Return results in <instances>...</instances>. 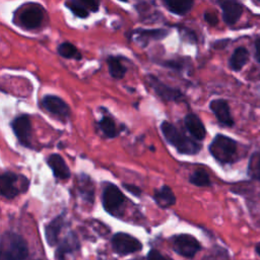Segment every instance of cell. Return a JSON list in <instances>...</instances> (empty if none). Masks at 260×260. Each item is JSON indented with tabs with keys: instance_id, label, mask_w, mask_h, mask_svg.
Instances as JSON below:
<instances>
[{
	"instance_id": "obj_1",
	"label": "cell",
	"mask_w": 260,
	"mask_h": 260,
	"mask_svg": "<svg viewBox=\"0 0 260 260\" xmlns=\"http://www.w3.org/2000/svg\"><path fill=\"white\" fill-rule=\"evenodd\" d=\"M160 130L165 139L181 154H197L201 149V144L194 138L184 135L174 124L169 121H162Z\"/></svg>"
},
{
	"instance_id": "obj_2",
	"label": "cell",
	"mask_w": 260,
	"mask_h": 260,
	"mask_svg": "<svg viewBox=\"0 0 260 260\" xmlns=\"http://www.w3.org/2000/svg\"><path fill=\"white\" fill-rule=\"evenodd\" d=\"M212 157L220 165H230L238 159L237 141L223 134H216L208 146Z\"/></svg>"
},
{
	"instance_id": "obj_3",
	"label": "cell",
	"mask_w": 260,
	"mask_h": 260,
	"mask_svg": "<svg viewBox=\"0 0 260 260\" xmlns=\"http://www.w3.org/2000/svg\"><path fill=\"white\" fill-rule=\"evenodd\" d=\"M28 246L19 234L5 232L1 237V260H27Z\"/></svg>"
},
{
	"instance_id": "obj_4",
	"label": "cell",
	"mask_w": 260,
	"mask_h": 260,
	"mask_svg": "<svg viewBox=\"0 0 260 260\" xmlns=\"http://www.w3.org/2000/svg\"><path fill=\"white\" fill-rule=\"evenodd\" d=\"M125 202L126 196L123 194L120 188L113 183L107 182L102 193V203L104 209L112 216H123Z\"/></svg>"
},
{
	"instance_id": "obj_5",
	"label": "cell",
	"mask_w": 260,
	"mask_h": 260,
	"mask_svg": "<svg viewBox=\"0 0 260 260\" xmlns=\"http://www.w3.org/2000/svg\"><path fill=\"white\" fill-rule=\"evenodd\" d=\"M29 181L22 175L13 172H4L0 176V193L6 199H13L20 193L26 192Z\"/></svg>"
},
{
	"instance_id": "obj_6",
	"label": "cell",
	"mask_w": 260,
	"mask_h": 260,
	"mask_svg": "<svg viewBox=\"0 0 260 260\" xmlns=\"http://www.w3.org/2000/svg\"><path fill=\"white\" fill-rule=\"evenodd\" d=\"M172 249L180 256L193 259L195 255L201 250L199 241L189 234H178L170 238Z\"/></svg>"
},
{
	"instance_id": "obj_7",
	"label": "cell",
	"mask_w": 260,
	"mask_h": 260,
	"mask_svg": "<svg viewBox=\"0 0 260 260\" xmlns=\"http://www.w3.org/2000/svg\"><path fill=\"white\" fill-rule=\"evenodd\" d=\"M113 251L120 255L126 256L137 253L142 250V243L139 239L124 232H118L113 235L111 239Z\"/></svg>"
},
{
	"instance_id": "obj_8",
	"label": "cell",
	"mask_w": 260,
	"mask_h": 260,
	"mask_svg": "<svg viewBox=\"0 0 260 260\" xmlns=\"http://www.w3.org/2000/svg\"><path fill=\"white\" fill-rule=\"evenodd\" d=\"M12 131L18 143L24 147H30L31 143V122L28 115L22 114L11 122Z\"/></svg>"
},
{
	"instance_id": "obj_9",
	"label": "cell",
	"mask_w": 260,
	"mask_h": 260,
	"mask_svg": "<svg viewBox=\"0 0 260 260\" xmlns=\"http://www.w3.org/2000/svg\"><path fill=\"white\" fill-rule=\"evenodd\" d=\"M147 82L153 88L156 95H158L162 101L166 102H180L184 99L183 93L180 89L171 87L164 82H161L158 78L153 75L147 76Z\"/></svg>"
},
{
	"instance_id": "obj_10",
	"label": "cell",
	"mask_w": 260,
	"mask_h": 260,
	"mask_svg": "<svg viewBox=\"0 0 260 260\" xmlns=\"http://www.w3.org/2000/svg\"><path fill=\"white\" fill-rule=\"evenodd\" d=\"M41 105L46 111H48L49 113L58 117L61 120H66L71 115L69 106L61 98L57 95H45L41 102Z\"/></svg>"
},
{
	"instance_id": "obj_11",
	"label": "cell",
	"mask_w": 260,
	"mask_h": 260,
	"mask_svg": "<svg viewBox=\"0 0 260 260\" xmlns=\"http://www.w3.org/2000/svg\"><path fill=\"white\" fill-rule=\"evenodd\" d=\"M209 108L221 125L226 127L234 126V119L232 117L230 106L226 101L222 99L212 100L209 104Z\"/></svg>"
},
{
	"instance_id": "obj_12",
	"label": "cell",
	"mask_w": 260,
	"mask_h": 260,
	"mask_svg": "<svg viewBox=\"0 0 260 260\" xmlns=\"http://www.w3.org/2000/svg\"><path fill=\"white\" fill-rule=\"evenodd\" d=\"M65 224V218L64 214H59L55 216L52 220H50L45 225V238L47 241V244L50 247H55L59 243V236L61 234L62 229Z\"/></svg>"
},
{
	"instance_id": "obj_13",
	"label": "cell",
	"mask_w": 260,
	"mask_h": 260,
	"mask_svg": "<svg viewBox=\"0 0 260 260\" xmlns=\"http://www.w3.org/2000/svg\"><path fill=\"white\" fill-rule=\"evenodd\" d=\"M218 4L222 10V17L226 24L236 23L242 13L243 6L236 0H218Z\"/></svg>"
},
{
	"instance_id": "obj_14",
	"label": "cell",
	"mask_w": 260,
	"mask_h": 260,
	"mask_svg": "<svg viewBox=\"0 0 260 260\" xmlns=\"http://www.w3.org/2000/svg\"><path fill=\"white\" fill-rule=\"evenodd\" d=\"M46 162L51 169L54 177L58 180H67L71 176V172L64 158L58 153H52L46 158Z\"/></svg>"
},
{
	"instance_id": "obj_15",
	"label": "cell",
	"mask_w": 260,
	"mask_h": 260,
	"mask_svg": "<svg viewBox=\"0 0 260 260\" xmlns=\"http://www.w3.org/2000/svg\"><path fill=\"white\" fill-rule=\"evenodd\" d=\"M184 124L192 138L202 141L206 136V129L201 119L194 113H189L184 118Z\"/></svg>"
},
{
	"instance_id": "obj_16",
	"label": "cell",
	"mask_w": 260,
	"mask_h": 260,
	"mask_svg": "<svg viewBox=\"0 0 260 260\" xmlns=\"http://www.w3.org/2000/svg\"><path fill=\"white\" fill-rule=\"evenodd\" d=\"M43 10L37 5L26 8L19 16L21 24L26 28H37L40 26L43 20Z\"/></svg>"
},
{
	"instance_id": "obj_17",
	"label": "cell",
	"mask_w": 260,
	"mask_h": 260,
	"mask_svg": "<svg viewBox=\"0 0 260 260\" xmlns=\"http://www.w3.org/2000/svg\"><path fill=\"white\" fill-rule=\"evenodd\" d=\"M80 248V243L78 238L74 233L69 234L61 243H59L57 250L55 252V256L57 260H64L66 255L72 254L78 251Z\"/></svg>"
},
{
	"instance_id": "obj_18",
	"label": "cell",
	"mask_w": 260,
	"mask_h": 260,
	"mask_svg": "<svg viewBox=\"0 0 260 260\" xmlns=\"http://www.w3.org/2000/svg\"><path fill=\"white\" fill-rule=\"evenodd\" d=\"M153 200L156 205L162 209H167L176 204V196L168 185H162L153 191Z\"/></svg>"
},
{
	"instance_id": "obj_19",
	"label": "cell",
	"mask_w": 260,
	"mask_h": 260,
	"mask_svg": "<svg viewBox=\"0 0 260 260\" xmlns=\"http://www.w3.org/2000/svg\"><path fill=\"white\" fill-rule=\"evenodd\" d=\"M77 185H78V191L82 199L85 202L92 204L94 201V187L90 177H88L85 174H81L79 176Z\"/></svg>"
},
{
	"instance_id": "obj_20",
	"label": "cell",
	"mask_w": 260,
	"mask_h": 260,
	"mask_svg": "<svg viewBox=\"0 0 260 260\" xmlns=\"http://www.w3.org/2000/svg\"><path fill=\"white\" fill-rule=\"evenodd\" d=\"M133 34L137 36V41L142 42L143 46L147 45L151 40H161L168 36V31L161 28L156 29H136Z\"/></svg>"
},
{
	"instance_id": "obj_21",
	"label": "cell",
	"mask_w": 260,
	"mask_h": 260,
	"mask_svg": "<svg viewBox=\"0 0 260 260\" xmlns=\"http://www.w3.org/2000/svg\"><path fill=\"white\" fill-rule=\"evenodd\" d=\"M249 60V52L244 47L237 48L232 54L229 65L234 71H240Z\"/></svg>"
},
{
	"instance_id": "obj_22",
	"label": "cell",
	"mask_w": 260,
	"mask_h": 260,
	"mask_svg": "<svg viewBox=\"0 0 260 260\" xmlns=\"http://www.w3.org/2000/svg\"><path fill=\"white\" fill-rule=\"evenodd\" d=\"M164 2L171 12L178 15L188 13L194 4V0H164Z\"/></svg>"
},
{
	"instance_id": "obj_23",
	"label": "cell",
	"mask_w": 260,
	"mask_h": 260,
	"mask_svg": "<svg viewBox=\"0 0 260 260\" xmlns=\"http://www.w3.org/2000/svg\"><path fill=\"white\" fill-rule=\"evenodd\" d=\"M98 127L107 138H115L119 134L115 121L109 116H103V118L98 122Z\"/></svg>"
},
{
	"instance_id": "obj_24",
	"label": "cell",
	"mask_w": 260,
	"mask_h": 260,
	"mask_svg": "<svg viewBox=\"0 0 260 260\" xmlns=\"http://www.w3.org/2000/svg\"><path fill=\"white\" fill-rule=\"evenodd\" d=\"M107 63H108V67H109V72L112 77H114L115 79H121L124 77L127 69L122 64V62L120 61L119 58L110 56L107 59Z\"/></svg>"
},
{
	"instance_id": "obj_25",
	"label": "cell",
	"mask_w": 260,
	"mask_h": 260,
	"mask_svg": "<svg viewBox=\"0 0 260 260\" xmlns=\"http://www.w3.org/2000/svg\"><path fill=\"white\" fill-rule=\"evenodd\" d=\"M189 182L197 187H208L211 185L209 175L202 169L195 170L189 176Z\"/></svg>"
},
{
	"instance_id": "obj_26",
	"label": "cell",
	"mask_w": 260,
	"mask_h": 260,
	"mask_svg": "<svg viewBox=\"0 0 260 260\" xmlns=\"http://www.w3.org/2000/svg\"><path fill=\"white\" fill-rule=\"evenodd\" d=\"M247 172L252 179L260 181V151H256L250 156Z\"/></svg>"
},
{
	"instance_id": "obj_27",
	"label": "cell",
	"mask_w": 260,
	"mask_h": 260,
	"mask_svg": "<svg viewBox=\"0 0 260 260\" xmlns=\"http://www.w3.org/2000/svg\"><path fill=\"white\" fill-rule=\"evenodd\" d=\"M58 53L67 59H76V60H80L82 58L81 54L78 52V50L76 49V47L70 43H62L59 47H58Z\"/></svg>"
},
{
	"instance_id": "obj_28",
	"label": "cell",
	"mask_w": 260,
	"mask_h": 260,
	"mask_svg": "<svg viewBox=\"0 0 260 260\" xmlns=\"http://www.w3.org/2000/svg\"><path fill=\"white\" fill-rule=\"evenodd\" d=\"M201 260H230V256L224 248L214 246Z\"/></svg>"
},
{
	"instance_id": "obj_29",
	"label": "cell",
	"mask_w": 260,
	"mask_h": 260,
	"mask_svg": "<svg viewBox=\"0 0 260 260\" xmlns=\"http://www.w3.org/2000/svg\"><path fill=\"white\" fill-rule=\"evenodd\" d=\"M65 5L78 17L85 18L88 15V11L86 10V8L83 5H81V2H78L76 0H70V1L66 2Z\"/></svg>"
},
{
	"instance_id": "obj_30",
	"label": "cell",
	"mask_w": 260,
	"mask_h": 260,
	"mask_svg": "<svg viewBox=\"0 0 260 260\" xmlns=\"http://www.w3.org/2000/svg\"><path fill=\"white\" fill-rule=\"evenodd\" d=\"M123 187L125 190H127L129 193H131L133 196L140 197L142 194V190L136 185L129 184V183H123Z\"/></svg>"
},
{
	"instance_id": "obj_31",
	"label": "cell",
	"mask_w": 260,
	"mask_h": 260,
	"mask_svg": "<svg viewBox=\"0 0 260 260\" xmlns=\"http://www.w3.org/2000/svg\"><path fill=\"white\" fill-rule=\"evenodd\" d=\"M146 260H170L168 259L164 254H161L158 250L156 249H151L149 250Z\"/></svg>"
},
{
	"instance_id": "obj_32",
	"label": "cell",
	"mask_w": 260,
	"mask_h": 260,
	"mask_svg": "<svg viewBox=\"0 0 260 260\" xmlns=\"http://www.w3.org/2000/svg\"><path fill=\"white\" fill-rule=\"evenodd\" d=\"M79 2H81L87 8H89V10L92 12H95L99 10L100 0H79Z\"/></svg>"
},
{
	"instance_id": "obj_33",
	"label": "cell",
	"mask_w": 260,
	"mask_h": 260,
	"mask_svg": "<svg viewBox=\"0 0 260 260\" xmlns=\"http://www.w3.org/2000/svg\"><path fill=\"white\" fill-rule=\"evenodd\" d=\"M204 19L206 22H208L211 25H214L217 23V17L213 13H210V12L204 13Z\"/></svg>"
},
{
	"instance_id": "obj_34",
	"label": "cell",
	"mask_w": 260,
	"mask_h": 260,
	"mask_svg": "<svg viewBox=\"0 0 260 260\" xmlns=\"http://www.w3.org/2000/svg\"><path fill=\"white\" fill-rule=\"evenodd\" d=\"M255 59L260 63V38H257L255 41Z\"/></svg>"
},
{
	"instance_id": "obj_35",
	"label": "cell",
	"mask_w": 260,
	"mask_h": 260,
	"mask_svg": "<svg viewBox=\"0 0 260 260\" xmlns=\"http://www.w3.org/2000/svg\"><path fill=\"white\" fill-rule=\"evenodd\" d=\"M166 66H169V67H172V68H175V69H180L182 66H181V63L178 62V61H169L166 63Z\"/></svg>"
},
{
	"instance_id": "obj_36",
	"label": "cell",
	"mask_w": 260,
	"mask_h": 260,
	"mask_svg": "<svg viewBox=\"0 0 260 260\" xmlns=\"http://www.w3.org/2000/svg\"><path fill=\"white\" fill-rule=\"evenodd\" d=\"M223 44H226V40L217 41V42L213 45V47H215V48H222V45H223Z\"/></svg>"
},
{
	"instance_id": "obj_37",
	"label": "cell",
	"mask_w": 260,
	"mask_h": 260,
	"mask_svg": "<svg viewBox=\"0 0 260 260\" xmlns=\"http://www.w3.org/2000/svg\"><path fill=\"white\" fill-rule=\"evenodd\" d=\"M255 251H256V253L260 256V242H258V243L256 244V246H255Z\"/></svg>"
},
{
	"instance_id": "obj_38",
	"label": "cell",
	"mask_w": 260,
	"mask_h": 260,
	"mask_svg": "<svg viewBox=\"0 0 260 260\" xmlns=\"http://www.w3.org/2000/svg\"><path fill=\"white\" fill-rule=\"evenodd\" d=\"M120 1H124V2H125V1H127V0H120Z\"/></svg>"
},
{
	"instance_id": "obj_39",
	"label": "cell",
	"mask_w": 260,
	"mask_h": 260,
	"mask_svg": "<svg viewBox=\"0 0 260 260\" xmlns=\"http://www.w3.org/2000/svg\"><path fill=\"white\" fill-rule=\"evenodd\" d=\"M257 1H259V2H260V0H257Z\"/></svg>"
}]
</instances>
